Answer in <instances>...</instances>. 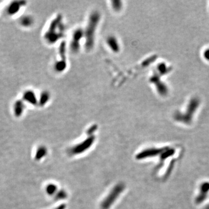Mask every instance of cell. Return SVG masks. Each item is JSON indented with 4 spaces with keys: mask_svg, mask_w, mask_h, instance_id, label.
Masks as SVG:
<instances>
[{
    "mask_svg": "<svg viewBox=\"0 0 209 209\" xmlns=\"http://www.w3.org/2000/svg\"><path fill=\"white\" fill-rule=\"evenodd\" d=\"M124 188L125 185L123 183H119L116 185L101 202V209H109L123 193Z\"/></svg>",
    "mask_w": 209,
    "mask_h": 209,
    "instance_id": "1",
    "label": "cell"
},
{
    "mask_svg": "<svg viewBox=\"0 0 209 209\" xmlns=\"http://www.w3.org/2000/svg\"><path fill=\"white\" fill-rule=\"evenodd\" d=\"M94 141L95 138L94 137H88L84 141L69 149L68 154L70 156H75L81 154L89 149L93 145Z\"/></svg>",
    "mask_w": 209,
    "mask_h": 209,
    "instance_id": "2",
    "label": "cell"
},
{
    "mask_svg": "<svg viewBox=\"0 0 209 209\" xmlns=\"http://www.w3.org/2000/svg\"><path fill=\"white\" fill-rule=\"evenodd\" d=\"M164 148H148L143 150L137 155L136 159L138 160L147 159V157H155L164 151Z\"/></svg>",
    "mask_w": 209,
    "mask_h": 209,
    "instance_id": "3",
    "label": "cell"
},
{
    "mask_svg": "<svg viewBox=\"0 0 209 209\" xmlns=\"http://www.w3.org/2000/svg\"><path fill=\"white\" fill-rule=\"evenodd\" d=\"M47 154V149L44 146L39 147L36 152L35 159L36 160H40L43 159Z\"/></svg>",
    "mask_w": 209,
    "mask_h": 209,
    "instance_id": "4",
    "label": "cell"
},
{
    "mask_svg": "<svg viewBox=\"0 0 209 209\" xmlns=\"http://www.w3.org/2000/svg\"><path fill=\"white\" fill-rule=\"evenodd\" d=\"M57 189H58L57 186L53 184H50L47 185L46 188V192L49 195H53L56 192Z\"/></svg>",
    "mask_w": 209,
    "mask_h": 209,
    "instance_id": "5",
    "label": "cell"
},
{
    "mask_svg": "<svg viewBox=\"0 0 209 209\" xmlns=\"http://www.w3.org/2000/svg\"><path fill=\"white\" fill-rule=\"evenodd\" d=\"M67 197V194L65 191L64 190H60L58 191L57 194L55 195V199L56 200H62L66 198Z\"/></svg>",
    "mask_w": 209,
    "mask_h": 209,
    "instance_id": "6",
    "label": "cell"
},
{
    "mask_svg": "<svg viewBox=\"0 0 209 209\" xmlns=\"http://www.w3.org/2000/svg\"><path fill=\"white\" fill-rule=\"evenodd\" d=\"M66 209V205L65 204H62L59 206H58V207L54 208L53 209Z\"/></svg>",
    "mask_w": 209,
    "mask_h": 209,
    "instance_id": "7",
    "label": "cell"
}]
</instances>
